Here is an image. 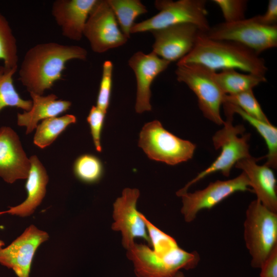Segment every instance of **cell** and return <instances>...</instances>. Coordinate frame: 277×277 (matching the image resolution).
Returning a JSON list of instances; mask_svg holds the SVG:
<instances>
[{
	"label": "cell",
	"instance_id": "cell-26",
	"mask_svg": "<svg viewBox=\"0 0 277 277\" xmlns=\"http://www.w3.org/2000/svg\"><path fill=\"white\" fill-rule=\"evenodd\" d=\"M0 60L8 68L18 67L16 41L6 18L0 12Z\"/></svg>",
	"mask_w": 277,
	"mask_h": 277
},
{
	"label": "cell",
	"instance_id": "cell-12",
	"mask_svg": "<svg viewBox=\"0 0 277 277\" xmlns=\"http://www.w3.org/2000/svg\"><path fill=\"white\" fill-rule=\"evenodd\" d=\"M140 193L136 188H125L113 204L114 222L111 227L121 232L122 245L127 250L135 243L136 238L143 239L150 246L145 223L136 209Z\"/></svg>",
	"mask_w": 277,
	"mask_h": 277
},
{
	"label": "cell",
	"instance_id": "cell-21",
	"mask_svg": "<svg viewBox=\"0 0 277 277\" xmlns=\"http://www.w3.org/2000/svg\"><path fill=\"white\" fill-rule=\"evenodd\" d=\"M214 78L225 94L233 95L252 89L267 82L265 76L244 74L235 69L223 70L214 73Z\"/></svg>",
	"mask_w": 277,
	"mask_h": 277
},
{
	"label": "cell",
	"instance_id": "cell-2",
	"mask_svg": "<svg viewBox=\"0 0 277 277\" xmlns=\"http://www.w3.org/2000/svg\"><path fill=\"white\" fill-rule=\"evenodd\" d=\"M189 63L215 71L235 69L262 76L268 70L264 60L253 50L235 42L209 38L203 32L191 51L177 63Z\"/></svg>",
	"mask_w": 277,
	"mask_h": 277
},
{
	"label": "cell",
	"instance_id": "cell-9",
	"mask_svg": "<svg viewBox=\"0 0 277 277\" xmlns=\"http://www.w3.org/2000/svg\"><path fill=\"white\" fill-rule=\"evenodd\" d=\"M203 34L212 39L240 43L259 54L277 46V25H265L257 15L235 22L217 24Z\"/></svg>",
	"mask_w": 277,
	"mask_h": 277
},
{
	"label": "cell",
	"instance_id": "cell-23",
	"mask_svg": "<svg viewBox=\"0 0 277 277\" xmlns=\"http://www.w3.org/2000/svg\"><path fill=\"white\" fill-rule=\"evenodd\" d=\"M76 122V117L73 114L44 120L36 128L33 143L40 148H45L50 146L69 125Z\"/></svg>",
	"mask_w": 277,
	"mask_h": 277
},
{
	"label": "cell",
	"instance_id": "cell-27",
	"mask_svg": "<svg viewBox=\"0 0 277 277\" xmlns=\"http://www.w3.org/2000/svg\"><path fill=\"white\" fill-rule=\"evenodd\" d=\"M73 171L75 176L81 181L93 184L98 182L102 178L104 172L103 165L97 156L85 154L75 160Z\"/></svg>",
	"mask_w": 277,
	"mask_h": 277
},
{
	"label": "cell",
	"instance_id": "cell-36",
	"mask_svg": "<svg viewBox=\"0 0 277 277\" xmlns=\"http://www.w3.org/2000/svg\"><path fill=\"white\" fill-rule=\"evenodd\" d=\"M5 244L4 242L2 240H0V250L3 248V247L4 246Z\"/></svg>",
	"mask_w": 277,
	"mask_h": 277
},
{
	"label": "cell",
	"instance_id": "cell-18",
	"mask_svg": "<svg viewBox=\"0 0 277 277\" xmlns=\"http://www.w3.org/2000/svg\"><path fill=\"white\" fill-rule=\"evenodd\" d=\"M258 159L250 156L238 161L236 168L248 177L250 187L256 195V200L271 211L277 213L276 179L272 168L266 165H258Z\"/></svg>",
	"mask_w": 277,
	"mask_h": 277
},
{
	"label": "cell",
	"instance_id": "cell-3",
	"mask_svg": "<svg viewBox=\"0 0 277 277\" xmlns=\"http://www.w3.org/2000/svg\"><path fill=\"white\" fill-rule=\"evenodd\" d=\"M224 108L226 120L224 121L223 127L212 137L215 149H221L220 154L209 166L176 192L178 196L187 192L193 184L215 172H220L224 176L228 177L232 167L238 161L251 156L248 144L250 134H243L245 129L243 125L233 126L234 113L228 108Z\"/></svg>",
	"mask_w": 277,
	"mask_h": 277
},
{
	"label": "cell",
	"instance_id": "cell-24",
	"mask_svg": "<svg viewBox=\"0 0 277 277\" xmlns=\"http://www.w3.org/2000/svg\"><path fill=\"white\" fill-rule=\"evenodd\" d=\"M116 18L120 29L128 39L134 21L138 16L148 12L140 0H107Z\"/></svg>",
	"mask_w": 277,
	"mask_h": 277
},
{
	"label": "cell",
	"instance_id": "cell-19",
	"mask_svg": "<svg viewBox=\"0 0 277 277\" xmlns=\"http://www.w3.org/2000/svg\"><path fill=\"white\" fill-rule=\"evenodd\" d=\"M29 159L30 168L25 185L27 197L21 204L2 211V214L8 213L22 217L29 216L34 213L45 196L49 181L47 171L36 155H32Z\"/></svg>",
	"mask_w": 277,
	"mask_h": 277
},
{
	"label": "cell",
	"instance_id": "cell-22",
	"mask_svg": "<svg viewBox=\"0 0 277 277\" xmlns=\"http://www.w3.org/2000/svg\"><path fill=\"white\" fill-rule=\"evenodd\" d=\"M223 106L228 108L233 113H237L254 127L263 138L267 147L268 152L265 156V165L271 168L277 167V128L271 123H268L253 118L243 112L238 107L224 103Z\"/></svg>",
	"mask_w": 277,
	"mask_h": 277
},
{
	"label": "cell",
	"instance_id": "cell-8",
	"mask_svg": "<svg viewBox=\"0 0 277 277\" xmlns=\"http://www.w3.org/2000/svg\"><path fill=\"white\" fill-rule=\"evenodd\" d=\"M138 146L151 160L175 165L191 159L196 145L170 132L157 120L144 125Z\"/></svg>",
	"mask_w": 277,
	"mask_h": 277
},
{
	"label": "cell",
	"instance_id": "cell-28",
	"mask_svg": "<svg viewBox=\"0 0 277 277\" xmlns=\"http://www.w3.org/2000/svg\"><path fill=\"white\" fill-rule=\"evenodd\" d=\"M224 103L235 106L249 116L261 121L270 123L263 112L252 90L233 95L225 94Z\"/></svg>",
	"mask_w": 277,
	"mask_h": 277
},
{
	"label": "cell",
	"instance_id": "cell-35",
	"mask_svg": "<svg viewBox=\"0 0 277 277\" xmlns=\"http://www.w3.org/2000/svg\"><path fill=\"white\" fill-rule=\"evenodd\" d=\"M172 277H185L184 274L181 271L176 272Z\"/></svg>",
	"mask_w": 277,
	"mask_h": 277
},
{
	"label": "cell",
	"instance_id": "cell-32",
	"mask_svg": "<svg viewBox=\"0 0 277 277\" xmlns=\"http://www.w3.org/2000/svg\"><path fill=\"white\" fill-rule=\"evenodd\" d=\"M106 114L96 106H92L87 117L95 148L99 152L102 150L101 138Z\"/></svg>",
	"mask_w": 277,
	"mask_h": 277
},
{
	"label": "cell",
	"instance_id": "cell-1",
	"mask_svg": "<svg viewBox=\"0 0 277 277\" xmlns=\"http://www.w3.org/2000/svg\"><path fill=\"white\" fill-rule=\"evenodd\" d=\"M87 51L76 45L55 42L43 43L26 52L19 69V80L30 93L43 95L62 77L67 62L72 60L85 61Z\"/></svg>",
	"mask_w": 277,
	"mask_h": 277
},
{
	"label": "cell",
	"instance_id": "cell-17",
	"mask_svg": "<svg viewBox=\"0 0 277 277\" xmlns=\"http://www.w3.org/2000/svg\"><path fill=\"white\" fill-rule=\"evenodd\" d=\"M97 0H56L51 13L61 28L62 34L72 41H79L89 14Z\"/></svg>",
	"mask_w": 277,
	"mask_h": 277
},
{
	"label": "cell",
	"instance_id": "cell-31",
	"mask_svg": "<svg viewBox=\"0 0 277 277\" xmlns=\"http://www.w3.org/2000/svg\"><path fill=\"white\" fill-rule=\"evenodd\" d=\"M212 2L220 8L225 22L233 23L245 18L247 7L245 0H213Z\"/></svg>",
	"mask_w": 277,
	"mask_h": 277
},
{
	"label": "cell",
	"instance_id": "cell-11",
	"mask_svg": "<svg viewBox=\"0 0 277 277\" xmlns=\"http://www.w3.org/2000/svg\"><path fill=\"white\" fill-rule=\"evenodd\" d=\"M83 35L92 50L97 53L122 46L128 40L107 0H97L89 15Z\"/></svg>",
	"mask_w": 277,
	"mask_h": 277
},
{
	"label": "cell",
	"instance_id": "cell-10",
	"mask_svg": "<svg viewBox=\"0 0 277 277\" xmlns=\"http://www.w3.org/2000/svg\"><path fill=\"white\" fill-rule=\"evenodd\" d=\"M250 190V183L242 172L232 179L211 182L205 188L180 195L182 206L181 212L187 223L193 222L201 210L210 209L226 198L238 192Z\"/></svg>",
	"mask_w": 277,
	"mask_h": 277
},
{
	"label": "cell",
	"instance_id": "cell-7",
	"mask_svg": "<svg viewBox=\"0 0 277 277\" xmlns=\"http://www.w3.org/2000/svg\"><path fill=\"white\" fill-rule=\"evenodd\" d=\"M176 66L177 81L194 93L204 116L216 125H223L220 109L225 94L214 78L216 71L198 64H177Z\"/></svg>",
	"mask_w": 277,
	"mask_h": 277
},
{
	"label": "cell",
	"instance_id": "cell-5",
	"mask_svg": "<svg viewBox=\"0 0 277 277\" xmlns=\"http://www.w3.org/2000/svg\"><path fill=\"white\" fill-rule=\"evenodd\" d=\"M244 239L251 258V266L260 268L277 246V213L256 199L251 201L245 212Z\"/></svg>",
	"mask_w": 277,
	"mask_h": 277
},
{
	"label": "cell",
	"instance_id": "cell-14",
	"mask_svg": "<svg viewBox=\"0 0 277 277\" xmlns=\"http://www.w3.org/2000/svg\"><path fill=\"white\" fill-rule=\"evenodd\" d=\"M49 237L46 231L30 225L9 245L0 250V264L12 269L18 277H29L35 253Z\"/></svg>",
	"mask_w": 277,
	"mask_h": 277
},
{
	"label": "cell",
	"instance_id": "cell-16",
	"mask_svg": "<svg viewBox=\"0 0 277 277\" xmlns=\"http://www.w3.org/2000/svg\"><path fill=\"white\" fill-rule=\"evenodd\" d=\"M30 168V159L24 150L19 138L11 128H0V177L12 184L26 179Z\"/></svg>",
	"mask_w": 277,
	"mask_h": 277
},
{
	"label": "cell",
	"instance_id": "cell-6",
	"mask_svg": "<svg viewBox=\"0 0 277 277\" xmlns=\"http://www.w3.org/2000/svg\"><path fill=\"white\" fill-rule=\"evenodd\" d=\"M205 0H156L154 6L159 12L152 17L132 27L130 33L151 31L181 24H192L203 32L210 28L207 19Z\"/></svg>",
	"mask_w": 277,
	"mask_h": 277
},
{
	"label": "cell",
	"instance_id": "cell-15",
	"mask_svg": "<svg viewBox=\"0 0 277 277\" xmlns=\"http://www.w3.org/2000/svg\"><path fill=\"white\" fill-rule=\"evenodd\" d=\"M170 62L162 58L152 51L145 54L137 51L131 56L128 65L133 71L136 80V98L135 110L137 113L150 111L151 86L157 76L165 71Z\"/></svg>",
	"mask_w": 277,
	"mask_h": 277
},
{
	"label": "cell",
	"instance_id": "cell-30",
	"mask_svg": "<svg viewBox=\"0 0 277 277\" xmlns=\"http://www.w3.org/2000/svg\"><path fill=\"white\" fill-rule=\"evenodd\" d=\"M113 65L111 61H105L103 65L102 78L96 100V106L107 113L112 90Z\"/></svg>",
	"mask_w": 277,
	"mask_h": 277
},
{
	"label": "cell",
	"instance_id": "cell-33",
	"mask_svg": "<svg viewBox=\"0 0 277 277\" xmlns=\"http://www.w3.org/2000/svg\"><path fill=\"white\" fill-rule=\"evenodd\" d=\"M260 269V277H277V246L273 249Z\"/></svg>",
	"mask_w": 277,
	"mask_h": 277
},
{
	"label": "cell",
	"instance_id": "cell-20",
	"mask_svg": "<svg viewBox=\"0 0 277 277\" xmlns=\"http://www.w3.org/2000/svg\"><path fill=\"white\" fill-rule=\"evenodd\" d=\"M30 95L32 102L31 109L17 114V125L26 128V134L36 129L39 121L57 116L67 111L71 106L70 101L57 100L54 94L44 96L30 93Z\"/></svg>",
	"mask_w": 277,
	"mask_h": 277
},
{
	"label": "cell",
	"instance_id": "cell-25",
	"mask_svg": "<svg viewBox=\"0 0 277 277\" xmlns=\"http://www.w3.org/2000/svg\"><path fill=\"white\" fill-rule=\"evenodd\" d=\"M17 69L0 66V111L7 107L21 108L24 111L30 110L32 107V101L23 99L13 85V75Z\"/></svg>",
	"mask_w": 277,
	"mask_h": 277
},
{
	"label": "cell",
	"instance_id": "cell-29",
	"mask_svg": "<svg viewBox=\"0 0 277 277\" xmlns=\"http://www.w3.org/2000/svg\"><path fill=\"white\" fill-rule=\"evenodd\" d=\"M141 216L146 224L150 246L152 247V249L154 251L160 253L167 252L179 246L173 237L156 227L142 213Z\"/></svg>",
	"mask_w": 277,
	"mask_h": 277
},
{
	"label": "cell",
	"instance_id": "cell-4",
	"mask_svg": "<svg viewBox=\"0 0 277 277\" xmlns=\"http://www.w3.org/2000/svg\"><path fill=\"white\" fill-rule=\"evenodd\" d=\"M127 256L132 262L137 277H172L181 269L194 268L200 261L197 252H188L180 246L159 253L136 243L127 250Z\"/></svg>",
	"mask_w": 277,
	"mask_h": 277
},
{
	"label": "cell",
	"instance_id": "cell-34",
	"mask_svg": "<svg viewBox=\"0 0 277 277\" xmlns=\"http://www.w3.org/2000/svg\"><path fill=\"white\" fill-rule=\"evenodd\" d=\"M257 16L260 21L265 25H277V1L269 0L265 13Z\"/></svg>",
	"mask_w": 277,
	"mask_h": 277
},
{
	"label": "cell",
	"instance_id": "cell-13",
	"mask_svg": "<svg viewBox=\"0 0 277 277\" xmlns=\"http://www.w3.org/2000/svg\"><path fill=\"white\" fill-rule=\"evenodd\" d=\"M154 37L152 51L169 62L179 61L194 48L202 32L192 24H181L150 31Z\"/></svg>",
	"mask_w": 277,
	"mask_h": 277
}]
</instances>
